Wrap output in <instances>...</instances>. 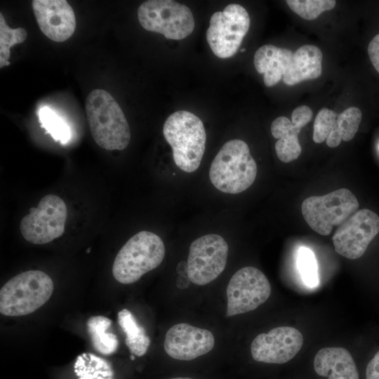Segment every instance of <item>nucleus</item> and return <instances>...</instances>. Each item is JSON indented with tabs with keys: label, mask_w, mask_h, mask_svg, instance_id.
<instances>
[{
	"label": "nucleus",
	"mask_w": 379,
	"mask_h": 379,
	"mask_svg": "<svg viewBox=\"0 0 379 379\" xmlns=\"http://www.w3.org/2000/svg\"><path fill=\"white\" fill-rule=\"evenodd\" d=\"M85 107L91 135L98 145L107 150H123L128 145L129 125L109 93L94 89L88 95Z\"/></svg>",
	"instance_id": "obj_1"
},
{
	"label": "nucleus",
	"mask_w": 379,
	"mask_h": 379,
	"mask_svg": "<svg viewBox=\"0 0 379 379\" xmlns=\"http://www.w3.org/2000/svg\"><path fill=\"white\" fill-rule=\"evenodd\" d=\"M163 133L172 148L175 165L187 173L195 171L200 166L206 141L201 120L186 110L175 112L164 122Z\"/></svg>",
	"instance_id": "obj_2"
},
{
	"label": "nucleus",
	"mask_w": 379,
	"mask_h": 379,
	"mask_svg": "<svg viewBox=\"0 0 379 379\" xmlns=\"http://www.w3.org/2000/svg\"><path fill=\"white\" fill-rule=\"evenodd\" d=\"M257 165L248 145L233 139L223 145L213 160L209 178L213 185L224 193L238 194L255 181Z\"/></svg>",
	"instance_id": "obj_3"
},
{
	"label": "nucleus",
	"mask_w": 379,
	"mask_h": 379,
	"mask_svg": "<svg viewBox=\"0 0 379 379\" xmlns=\"http://www.w3.org/2000/svg\"><path fill=\"white\" fill-rule=\"evenodd\" d=\"M162 239L149 231L133 235L119 250L112 265V274L121 284L138 281L145 273L157 267L165 256Z\"/></svg>",
	"instance_id": "obj_4"
},
{
	"label": "nucleus",
	"mask_w": 379,
	"mask_h": 379,
	"mask_svg": "<svg viewBox=\"0 0 379 379\" xmlns=\"http://www.w3.org/2000/svg\"><path fill=\"white\" fill-rule=\"evenodd\" d=\"M53 289L51 278L42 271L18 274L1 288L0 312L8 317L31 314L49 300Z\"/></svg>",
	"instance_id": "obj_5"
},
{
	"label": "nucleus",
	"mask_w": 379,
	"mask_h": 379,
	"mask_svg": "<svg viewBox=\"0 0 379 379\" xmlns=\"http://www.w3.org/2000/svg\"><path fill=\"white\" fill-rule=\"evenodd\" d=\"M359 206L354 194L340 188L323 196L305 199L302 214L308 225L321 235H328L334 226H339L354 214Z\"/></svg>",
	"instance_id": "obj_6"
},
{
	"label": "nucleus",
	"mask_w": 379,
	"mask_h": 379,
	"mask_svg": "<svg viewBox=\"0 0 379 379\" xmlns=\"http://www.w3.org/2000/svg\"><path fill=\"white\" fill-rule=\"evenodd\" d=\"M140 25L146 30L163 34L168 39L180 40L194 29V19L185 5L172 0H149L138 9Z\"/></svg>",
	"instance_id": "obj_7"
},
{
	"label": "nucleus",
	"mask_w": 379,
	"mask_h": 379,
	"mask_svg": "<svg viewBox=\"0 0 379 379\" xmlns=\"http://www.w3.org/2000/svg\"><path fill=\"white\" fill-rule=\"evenodd\" d=\"M250 24L247 11L238 4H230L222 12L214 13L206 34L213 53L222 59L233 56L247 34Z\"/></svg>",
	"instance_id": "obj_8"
},
{
	"label": "nucleus",
	"mask_w": 379,
	"mask_h": 379,
	"mask_svg": "<svg viewBox=\"0 0 379 379\" xmlns=\"http://www.w3.org/2000/svg\"><path fill=\"white\" fill-rule=\"evenodd\" d=\"M67 215L65 201L57 195L47 194L21 220V234L34 244L49 243L64 233Z\"/></svg>",
	"instance_id": "obj_9"
},
{
	"label": "nucleus",
	"mask_w": 379,
	"mask_h": 379,
	"mask_svg": "<svg viewBox=\"0 0 379 379\" xmlns=\"http://www.w3.org/2000/svg\"><path fill=\"white\" fill-rule=\"evenodd\" d=\"M228 245L219 234H208L192 241L187 258V276L191 282L203 286L215 280L225 270Z\"/></svg>",
	"instance_id": "obj_10"
},
{
	"label": "nucleus",
	"mask_w": 379,
	"mask_h": 379,
	"mask_svg": "<svg viewBox=\"0 0 379 379\" xmlns=\"http://www.w3.org/2000/svg\"><path fill=\"white\" fill-rule=\"evenodd\" d=\"M270 293V284L260 270L254 267L239 269L227 286L226 317L255 310L269 298Z\"/></svg>",
	"instance_id": "obj_11"
},
{
	"label": "nucleus",
	"mask_w": 379,
	"mask_h": 379,
	"mask_svg": "<svg viewBox=\"0 0 379 379\" xmlns=\"http://www.w3.org/2000/svg\"><path fill=\"white\" fill-rule=\"evenodd\" d=\"M379 232V216L369 209L356 211L339 225L332 237L335 251L355 260L361 257Z\"/></svg>",
	"instance_id": "obj_12"
},
{
	"label": "nucleus",
	"mask_w": 379,
	"mask_h": 379,
	"mask_svg": "<svg viewBox=\"0 0 379 379\" xmlns=\"http://www.w3.org/2000/svg\"><path fill=\"white\" fill-rule=\"evenodd\" d=\"M303 344V337L296 328L279 326L267 333H260L251 345L254 360L267 364H284L293 359Z\"/></svg>",
	"instance_id": "obj_13"
},
{
	"label": "nucleus",
	"mask_w": 379,
	"mask_h": 379,
	"mask_svg": "<svg viewBox=\"0 0 379 379\" xmlns=\"http://www.w3.org/2000/svg\"><path fill=\"white\" fill-rule=\"evenodd\" d=\"M214 344L215 338L210 331L180 323L168 330L164 345L171 358L190 361L209 352Z\"/></svg>",
	"instance_id": "obj_14"
},
{
	"label": "nucleus",
	"mask_w": 379,
	"mask_h": 379,
	"mask_svg": "<svg viewBox=\"0 0 379 379\" xmlns=\"http://www.w3.org/2000/svg\"><path fill=\"white\" fill-rule=\"evenodd\" d=\"M32 10L41 31L56 42L67 40L74 32V11L65 0H33Z\"/></svg>",
	"instance_id": "obj_15"
},
{
	"label": "nucleus",
	"mask_w": 379,
	"mask_h": 379,
	"mask_svg": "<svg viewBox=\"0 0 379 379\" xmlns=\"http://www.w3.org/2000/svg\"><path fill=\"white\" fill-rule=\"evenodd\" d=\"M314 368L320 376L328 379H359L351 354L343 347H324L315 355Z\"/></svg>",
	"instance_id": "obj_16"
},
{
	"label": "nucleus",
	"mask_w": 379,
	"mask_h": 379,
	"mask_svg": "<svg viewBox=\"0 0 379 379\" xmlns=\"http://www.w3.org/2000/svg\"><path fill=\"white\" fill-rule=\"evenodd\" d=\"M293 53L284 48L267 44L259 48L254 55L253 63L256 71L263 74L266 86L276 85L287 72Z\"/></svg>",
	"instance_id": "obj_17"
},
{
	"label": "nucleus",
	"mask_w": 379,
	"mask_h": 379,
	"mask_svg": "<svg viewBox=\"0 0 379 379\" xmlns=\"http://www.w3.org/2000/svg\"><path fill=\"white\" fill-rule=\"evenodd\" d=\"M322 59V53L317 46L310 44L300 46L293 54L290 67L282 78L283 82L293 86L305 80L319 77Z\"/></svg>",
	"instance_id": "obj_18"
},
{
	"label": "nucleus",
	"mask_w": 379,
	"mask_h": 379,
	"mask_svg": "<svg viewBox=\"0 0 379 379\" xmlns=\"http://www.w3.org/2000/svg\"><path fill=\"white\" fill-rule=\"evenodd\" d=\"M303 126V124L284 116H280L272 121L271 133L274 138L278 139L275 152L282 162H291L300 155L302 148L298 135Z\"/></svg>",
	"instance_id": "obj_19"
},
{
	"label": "nucleus",
	"mask_w": 379,
	"mask_h": 379,
	"mask_svg": "<svg viewBox=\"0 0 379 379\" xmlns=\"http://www.w3.org/2000/svg\"><path fill=\"white\" fill-rule=\"evenodd\" d=\"M117 321L126 334L125 343L131 353L138 357L143 356L150 345L145 328L138 324L133 314L127 309L118 312Z\"/></svg>",
	"instance_id": "obj_20"
},
{
	"label": "nucleus",
	"mask_w": 379,
	"mask_h": 379,
	"mask_svg": "<svg viewBox=\"0 0 379 379\" xmlns=\"http://www.w3.org/2000/svg\"><path fill=\"white\" fill-rule=\"evenodd\" d=\"M111 319L100 315L89 317L86 323L87 331L94 349L98 352L105 355H109L115 352L119 344L114 334L106 333L107 329L111 326Z\"/></svg>",
	"instance_id": "obj_21"
},
{
	"label": "nucleus",
	"mask_w": 379,
	"mask_h": 379,
	"mask_svg": "<svg viewBox=\"0 0 379 379\" xmlns=\"http://www.w3.org/2000/svg\"><path fill=\"white\" fill-rule=\"evenodd\" d=\"M74 371L79 379H112L109 364L91 353L79 355L74 364Z\"/></svg>",
	"instance_id": "obj_22"
},
{
	"label": "nucleus",
	"mask_w": 379,
	"mask_h": 379,
	"mask_svg": "<svg viewBox=\"0 0 379 379\" xmlns=\"http://www.w3.org/2000/svg\"><path fill=\"white\" fill-rule=\"evenodd\" d=\"M37 116L41 128L45 129L55 142L62 145L69 142L72 138L71 128L55 111L48 106L43 105L37 110Z\"/></svg>",
	"instance_id": "obj_23"
},
{
	"label": "nucleus",
	"mask_w": 379,
	"mask_h": 379,
	"mask_svg": "<svg viewBox=\"0 0 379 379\" xmlns=\"http://www.w3.org/2000/svg\"><path fill=\"white\" fill-rule=\"evenodd\" d=\"M27 31L19 27L11 29L6 22L3 14L0 13V67L8 65L10 62V48L22 43L27 38Z\"/></svg>",
	"instance_id": "obj_24"
},
{
	"label": "nucleus",
	"mask_w": 379,
	"mask_h": 379,
	"mask_svg": "<svg viewBox=\"0 0 379 379\" xmlns=\"http://www.w3.org/2000/svg\"><path fill=\"white\" fill-rule=\"evenodd\" d=\"M297 267L303 283L309 288H315L319 285L318 267L315 255L312 251L305 246H301L298 251Z\"/></svg>",
	"instance_id": "obj_25"
},
{
	"label": "nucleus",
	"mask_w": 379,
	"mask_h": 379,
	"mask_svg": "<svg viewBox=\"0 0 379 379\" xmlns=\"http://www.w3.org/2000/svg\"><path fill=\"white\" fill-rule=\"evenodd\" d=\"M287 5L297 15L305 20L316 19L326 11L333 9L335 0H287Z\"/></svg>",
	"instance_id": "obj_26"
},
{
	"label": "nucleus",
	"mask_w": 379,
	"mask_h": 379,
	"mask_svg": "<svg viewBox=\"0 0 379 379\" xmlns=\"http://www.w3.org/2000/svg\"><path fill=\"white\" fill-rule=\"evenodd\" d=\"M361 118V112L356 107H349L338 115L337 122L342 141L348 142L354 137Z\"/></svg>",
	"instance_id": "obj_27"
},
{
	"label": "nucleus",
	"mask_w": 379,
	"mask_h": 379,
	"mask_svg": "<svg viewBox=\"0 0 379 379\" xmlns=\"http://www.w3.org/2000/svg\"><path fill=\"white\" fill-rule=\"evenodd\" d=\"M338 114L333 110L322 108L314 119L313 140L316 143L326 141L331 133Z\"/></svg>",
	"instance_id": "obj_28"
},
{
	"label": "nucleus",
	"mask_w": 379,
	"mask_h": 379,
	"mask_svg": "<svg viewBox=\"0 0 379 379\" xmlns=\"http://www.w3.org/2000/svg\"><path fill=\"white\" fill-rule=\"evenodd\" d=\"M368 53L372 65L379 73V34L370 41L368 46Z\"/></svg>",
	"instance_id": "obj_29"
},
{
	"label": "nucleus",
	"mask_w": 379,
	"mask_h": 379,
	"mask_svg": "<svg viewBox=\"0 0 379 379\" xmlns=\"http://www.w3.org/2000/svg\"><path fill=\"white\" fill-rule=\"evenodd\" d=\"M366 379H379V351L368 362L366 370Z\"/></svg>",
	"instance_id": "obj_30"
},
{
	"label": "nucleus",
	"mask_w": 379,
	"mask_h": 379,
	"mask_svg": "<svg viewBox=\"0 0 379 379\" xmlns=\"http://www.w3.org/2000/svg\"><path fill=\"white\" fill-rule=\"evenodd\" d=\"M171 379H192V378H187V377H176V378H171Z\"/></svg>",
	"instance_id": "obj_31"
},
{
	"label": "nucleus",
	"mask_w": 379,
	"mask_h": 379,
	"mask_svg": "<svg viewBox=\"0 0 379 379\" xmlns=\"http://www.w3.org/2000/svg\"><path fill=\"white\" fill-rule=\"evenodd\" d=\"M131 358L132 360H134L135 358H134L133 354H132V355L131 356Z\"/></svg>",
	"instance_id": "obj_32"
},
{
	"label": "nucleus",
	"mask_w": 379,
	"mask_h": 379,
	"mask_svg": "<svg viewBox=\"0 0 379 379\" xmlns=\"http://www.w3.org/2000/svg\"><path fill=\"white\" fill-rule=\"evenodd\" d=\"M246 51V50H245L244 48L241 49V52H244V51Z\"/></svg>",
	"instance_id": "obj_33"
}]
</instances>
